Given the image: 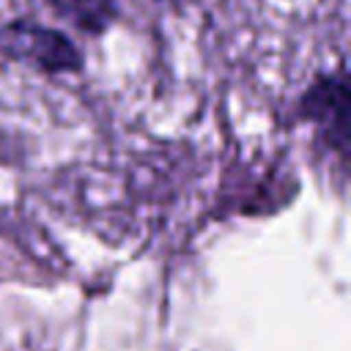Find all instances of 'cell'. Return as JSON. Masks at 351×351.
<instances>
[{"instance_id": "1", "label": "cell", "mask_w": 351, "mask_h": 351, "mask_svg": "<svg viewBox=\"0 0 351 351\" xmlns=\"http://www.w3.org/2000/svg\"><path fill=\"white\" fill-rule=\"evenodd\" d=\"M302 112L318 126L326 145L346 165V159H348V82H346V74L340 71L335 77L318 80L307 90V96L302 101Z\"/></svg>"}, {"instance_id": "2", "label": "cell", "mask_w": 351, "mask_h": 351, "mask_svg": "<svg viewBox=\"0 0 351 351\" xmlns=\"http://www.w3.org/2000/svg\"><path fill=\"white\" fill-rule=\"evenodd\" d=\"M5 49L14 58L30 60L33 66H38L44 71L80 69V52L66 36L38 27V25H30V22H14L5 27Z\"/></svg>"}, {"instance_id": "3", "label": "cell", "mask_w": 351, "mask_h": 351, "mask_svg": "<svg viewBox=\"0 0 351 351\" xmlns=\"http://www.w3.org/2000/svg\"><path fill=\"white\" fill-rule=\"evenodd\" d=\"M49 3L88 33H101L115 16V0H49Z\"/></svg>"}]
</instances>
